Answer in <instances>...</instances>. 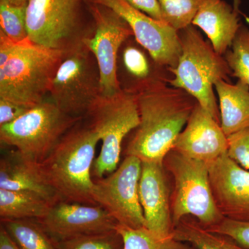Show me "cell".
Segmentation results:
<instances>
[{"mask_svg": "<svg viewBox=\"0 0 249 249\" xmlns=\"http://www.w3.org/2000/svg\"><path fill=\"white\" fill-rule=\"evenodd\" d=\"M88 2L95 22L94 32L83 41L97 62L103 96H111L122 89L118 76L119 51L134 34L128 23L114 10L104 5Z\"/></svg>", "mask_w": 249, "mask_h": 249, "instance_id": "8fae6325", "label": "cell"}, {"mask_svg": "<svg viewBox=\"0 0 249 249\" xmlns=\"http://www.w3.org/2000/svg\"><path fill=\"white\" fill-rule=\"evenodd\" d=\"M114 10L128 23L136 40L161 66L175 69L181 53L178 31L132 7L125 0H87Z\"/></svg>", "mask_w": 249, "mask_h": 249, "instance_id": "7c38bea8", "label": "cell"}, {"mask_svg": "<svg viewBox=\"0 0 249 249\" xmlns=\"http://www.w3.org/2000/svg\"><path fill=\"white\" fill-rule=\"evenodd\" d=\"M31 108L33 107L0 98V126L16 120Z\"/></svg>", "mask_w": 249, "mask_h": 249, "instance_id": "4dcf8cb0", "label": "cell"}, {"mask_svg": "<svg viewBox=\"0 0 249 249\" xmlns=\"http://www.w3.org/2000/svg\"><path fill=\"white\" fill-rule=\"evenodd\" d=\"M49 93L59 109L80 119L103 96L97 62L84 45L65 53Z\"/></svg>", "mask_w": 249, "mask_h": 249, "instance_id": "9c48e42d", "label": "cell"}, {"mask_svg": "<svg viewBox=\"0 0 249 249\" xmlns=\"http://www.w3.org/2000/svg\"><path fill=\"white\" fill-rule=\"evenodd\" d=\"M241 1L240 0H233V7L234 9L236 10V11L240 12V14H242L240 10V5Z\"/></svg>", "mask_w": 249, "mask_h": 249, "instance_id": "e575fe53", "label": "cell"}, {"mask_svg": "<svg viewBox=\"0 0 249 249\" xmlns=\"http://www.w3.org/2000/svg\"><path fill=\"white\" fill-rule=\"evenodd\" d=\"M228 148V138L221 124L197 103L172 150L209 163L227 154Z\"/></svg>", "mask_w": 249, "mask_h": 249, "instance_id": "9a60e30c", "label": "cell"}, {"mask_svg": "<svg viewBox=\"0 0 249 249\" xmlns=\"http://www.w3.org/2000/svg\"><path fill=\"white\" fill-rule=\"evenodd\" d=\"M228 138V155L236 163L249 170V124Z\"/></svg>", "mask_w": 249, "mask_h": 249, "instance_id": "f546056e", "label": "cell"}, {"mask_svg": "<svg viewBox=\"0 0 249 249\" xmlns=\"http://www.w3.org/2000/svg\"><path fill=\"white\" fill-rule=\"evenodd\" d=\"M29 0H0V3H4L14 6H27Z\"/></svg>", "mask_w": 249, "mask_h": 249, "instance_id": "836d02e7", "label": "cell"}, {"mask_svg": "<svg viewBox=\"0 0 249 249\" xmlns=\"http://www.w3.org/2000/svg\"><path fill=\"white\" fill-rule=\"evenodd\" d=\"M166 170L163 163L142 162L139 200L146 228L163 237L173 235L174 227Z\"/></svg>", "mask_w": 249, "mask_h": 249, "instance_id": "2e32d148", "label": "cell"}, {"mask_svg": "<svg viewBox=\"0 0 249 249\" xmlns=\"http://www.w3.org/2000/svg\"><path fill=\"white\" fill-rule=\"evenodd\" d=\"M219 98L221 127L227 137L249 124V87L219 80L214 84Z\"/></svg>", "mask_w": 249, "mask_h": 249, "instance_id": "ffe728a7", "label": "cell"}, {"mask_svg": "<svg viewBox=\"0 0 249 249\" xmlns=\"http://www.w3.org/2000/svg\"><path fill=\"white\" fill-rule=\"evenodd\" d=\"M163 165L174 180L170 198L174 229L188 215L194 216L204 228L213 227L224 219L213 196L207 163L171 150Z\"/></svg>", "mask_w": 249, "mask_h": 249, "instance_id": "8992f818", "label": "cell"}, {"mask_svg": "<svg viewBox=\"0 0 249 249\" xmlns=\"http://www.w3.org/2000/svg\"><path fill=\"white\" fill-rule=\"evenodd\" d=\"M121 59L127 83L122 89L137 93L145 87L157 83L169 84L173 78L171 69L161 66L150 53L130 37L122 46Z\"/></svg>", "mask_w": 249, "mask_h": 249, "instance_id": "d6986e66", "label": "cell"}, {"mask_svg": "<svg viewBox=\"0 0 249 249\" xmlns=\"http://www.w3.org/2000/svg\"><path fill=\"white\" fill-rule=\"evenodd\" d=\"M1 223L20 249H58L36 219H9Z\"/></svg>", "mask_w": 249, "mask_h": 249, "instance_id": "603a6c76", "label": "cell"}, {"mask_svg": "<svg viewBox=\"0 0 249 249\" xmlns=\"http://www.w3.org/2000/svg\"><path fill=\"white\" fill-rule=\"evenodd\" d=\"M129 5L147 16L157 19L163 21V15L158 0H125Z\"/></svg>", "mask_w": 249, "mask_h": 249, "instance_id": "1f68e13d", "label": "cell"}, {"mask_svg": "<svg viewBox=\"0 0 249 249\" xmlns=\"http://www.w3.org/2000/svg\"><path fill=\"white\" fill-rule=\"evenodd\" d=\"M81 120L64 112L52 101H44L16 120L0 126V142L40 163Z\"/></svg>", "mask_w": 249, "mask_h": 249, "instance_id": "ba28073f", "label": "cell"}, {"mask_svg": "<svg viewBox=\"0 0 249 249\" xmlns=\"http://www.w3.org/2000/svg\"><path fill=\"white\" fill-rule=\"evenodd\" d=\"M65 54L30 40L16 44L0 66V98L31 107L43 102Z\"/></svg>", "mask_w": 249, "mask_h": 249, "instance_id": "277c9868", "label": "cell"}, {"mask_svg": "<svg viewBox=\"0 0 249 249\" xmlns=\"http://www.w3.org/2000/svg\"><path fill=\"white\" fill-rule=\"evenodd\" d=\"M58 249H123V241L116 230L80 236L54 242Z\"/></svg>", "mask_w": 249, "mask_h": 249, "instance_id": "83f0119b", "label": "cell"}, {"mask_svg": "<svg viewBox=\"0 0 249 249\" xmlns=\"http://www.w3.org/2000/svg\"><path fill=\"white\" fill-rule=\"evenodd\" d=\"M141 173L142 160L126 156L115 171L106 178L93 179L95 204L109 213L118 224L131 229L146 227L139 200Z\"/></svg>", "mask_w": 249, "mask_h": 249, "instance_id": "30bf717a", "label": "cell"}, {"mask_svg": "<svg viewBox=\"0 0 249 249\" xmlns=\"http://www.w3.org/2000/svg\"><path fill=\"white\" fill-rule=\"evenodd\" d=\"M0 189L35 193L53 204L60 201L42 178L39 163L27 158L16 149L1 155Z\"/></svg>", "mask_w": 249, "mask_h": 249, "instance_id": "e0dca14e", "label": "cell"}, {"mask_svg": "<svg viewBox=\"0 0 249 249\" xmlns=\"http://www.w3.org/2000/svg\"><path fill=\"white\" fill-rule=\"evenodd\" d=\"M0 31L15 43L29 40L27 29V6L0 3Z\"/></svg>", "mask_w": 249, "mask_h": 249, "instance_id": "4316f807", "label": "cell"}, {"mask_svg": "<svg viewBox=\"0 0 249 249\" xmlns=\"http://www.w3.org/2000/svg\"><path fill=\"white\" fill-rule=\"evenodd\" d=\"M136 94L140 122L132 131L125 155L142 162L163 163L197 101L185 90L164 83L148 85Z\"/></svg>", "mask_w": 249, "mask_h": 249, "instance_id": "6da1fadb", "label": "cell"}, {"mask_svg": "<svg viewBox=\"0 0 249 249\" xmlns=\"http://www.w3.org/2000/svg\"><path fill=\"white\" fill-rule=\"evenodd\" d=\"M205 229L214 233L229 237L241 247L249 249V222L224 217L219 224Z\"/></svg>", "mask_w": 249, "mask_h": 249, "instance_id": "f1b7e54d", "label": "cell"}, {"mask_svg": "<svg viewBox=\"0 0 249 249\" xmlns=\"http://www.w3.org/2000/svg\"><path fill=\"white\" fill-rule=\"evenodd\" d=\"M163 20L177 31L191 25L206 0H158Z\"/></svg>", "mask_w": 249, "mask_h": 249, "instance_id": "484cf974", "label": "cell"}, {"mask_svg": "<svg viewBox=\"0 0 249 249\" xmlns=\"http://www.w3.org/2000/svg\"><path fill=\"white\" fill-rule=\"evenodd\" d=\"M239 14H242L224 0H206L192 24L204 31L214 51L224 55L242 24Z\"/></svg>", "mask_w": 249, "mask_h": 249, "instance_id": "ac0fdd59", "label": "cell"}, {"mask_svg": "<svg viewBox=\"0 0 249 249\" xmlns=\"http://www.w3.org/2000/svg\"><path fill=\"white\" fill-rule=\"evenodd\" d=\"M53 204H55L35 193L0 189L1 221L40 219Z\"/></svg>", "mask_w": 249, "mask_h": 249, "instance_id": "44dd1931", "label": "cell"}, {"mask_svg": "<svg viewBox=\"0 0 249 249\" xmlns=\"http://www.w3.org/2000/svg\"><path fill=\"white\" fill-rule=\"evenodd\" d=\"M211 190L224 217L249 222V170L228 154L208 163Z\"/></svg>", "mask_w": 249, "mask_h": 249, "instance_id": "5bb4252c", "label": "cell"}, {"mask_svg": "<svg viewBox=\"0 0 249 249\" xmlns=\"http://www.w3.org/2000/svg\"><path fill=\"white\" fill-rule=\"evenodd\" d=\"M27 29L31 42L67 53L84 45L95 22L87 0H29Z\"/></svg>", "mask_w": 249, "mask_h": 249, "instance_id": "5b68a950", "label": "cell"}, {"mask_svg": "<svg viewBox=\"0 0 249 249\" xmlns=\"http://www.w3.org/2000/svg\"><path fill=\"white\" fill-rule=\"evenodd\" d=\"M99 137L89 121H79L39 163L46 183L60 201L96 205L93 199V163Z\"/></svg>", "mask_w": 249, "mask_h": 249, "instance_id": "7a4b0ae2", "label": "cell"}, {"mask_svg": "<svg viewBox=\"0 0 249 249\" xmlns=\"http://www.w3.org/2000/svg\"><path fill=\"white\" fill-rule=\"evenodd\" d=\"M181 53L177 67L171 69L169 85L185 90L220 124V112L214 93L219 80L230 82L231 70L224 55L204 40L196 26L178 31Z\"/></svg>", "mask_w": 249, "mask_h": 249, "instance_id": "3957f363", "label": "cell"}, {"mask_svg": "<svg viewBox=\"0 0 249 249\" xmlns=\"http://www.w3.org/2000/svg\"><path fill=\"white\" fill-rule=\"evenodd\" d=\"M86 118L102 142L91 173L95 178H103L118 168L124 139L138 127L140 119L137 94L122 89L113 96H102Z\"/></svg>", "mask_w": 249, "mask_h": 249, "instance_id": "52a82bcc", "label": "cell"}, {"mask_svg": "<svg viewBox=\"0 0 249 249\" xmlns=\"http://www.w3.org/2000/svg\"><path fill=\"white\" fill-rule=\"evenodd\" d=\"M0 249H20L1 226L0 229Z\"/></svg>", "mask_w": 249, "mask_h": 249, "instance_id": "d6a6232c", "label": "cell"}, {"mask_svg": "<svg viewBox=\"0 0 249 249\" xmlns=\"http://www.w3.org/2000/svg\"><path fill=\"white\" fill-rule=\"evenodd\" d=\"M231 76L249 87V29L243 24L236 34L231 47L224 54Z\"/></svg>", "mask_w": 249, "mask_h": 249, "instance_id": "d4e9b609", "label": "cell"}, {"mask_svg": "<svg viewBox=\"0 0 249 249\" xmlns=\"http://www.w3.org/2000/svg\"><path fill=\"white\" fill-rule=\"evenodd\" d=\"M54 242L115 230L118 223L98 205L60 201L36 219Z\"/></svg>", "mask_w": 249, "mask_h": 249, "instance_id": "4fadbf2b", "label": "cell"}, {"mask_svg": "<svg viewBox=\"0 0 249 249\" xmlns=\"http://www.w3.org/2000/svg\"><path fill=\"white\" fill-rule=\"evenodd\" d=\"M115 230L122 239L123 249H191L173 236L161 237L146 227L131 229L117 224Z\"/></svg>", "mask_w": 249, "mask_h": 249, "instance_id": "cb8c5ba5", "label": "cell"}, {"mask_svg": "<svg viewBox=\"0 0 249 249\" xmlns=\"http://www.w3.org/2000/svg\"><path fill=\"white\" fill-rule=\"evenodd\" d=\"M173 237L194 246L196 249H248L226 236L209 231L198 222L181 219L174 229Z\"/></svg>", "mask_w": 249, "mask_h": 249, "instance_id": "7402d4cb", "label": "cell"}]
</instances>
